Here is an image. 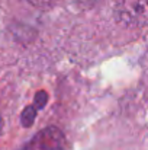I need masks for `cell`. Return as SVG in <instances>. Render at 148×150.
<instances>
[{"label":"cell","instance_id":"obj_4","mask_svg":"<svg viewBox=\"0 0 148 150\" xmlns=\"http://www.w3.org/2000/svg\"><path fill=\"white\" fill-rule=\"evenodd\" d=\"M77 4H80V6H93V4H96L99 0H74Z\"/></svg>","mask_w":148,"mask_h":150},{"label":"cell","instance_id":"obj_3","mask_svg":"<svg viewBox=\"0 0 148 150\" xmlns=\"http://www.w3.org/2000/svg\"><path fill=\"white\" fill-rule=\"evenodd\" d=\"M23 1H26V3H29L32 6H36V7H47L54 0H23Z\"/></svg>","mask_w":148,"mask_h":150},{"label":"cell","instance_id":"obj_5","mask_svg":"<svg viewBox=\"0 0 148 150\" xmlns=\"http://www.w3.org/2000/svg\"><path fill=\"white\" fill-rule=\"evenodd\" d=\"M1 130H3V120H1V117H0V134H1Z\"/></svg>","mask_w":148,"mask_h":150},{"label":"cell","instance_id":"obj_2","mask_svg":"<svg viewBox=\"0 0 148 150\" xmlns=\"http://www.w3.org/2000/svg\"><path fill=\"white\" fill-rule=\"evenodd\" d=\"M20 150H67V139L60 128L47 127Z\"/></svg>","mask_w":148,"mask_h":150},{"label":"cell","instance_id":"obj_1","mask_svg":"<svg viewBox=\"0 0 148 150\" xmlns=\"http://www.w3.org/2000/svg\"><path fill=\"white\" fill-rule=\"evenodd\" d=\"M116 16L125 25H148V0H119Z\"/></svg>","mask_w":148,"mask_h":150}]
</instances>
